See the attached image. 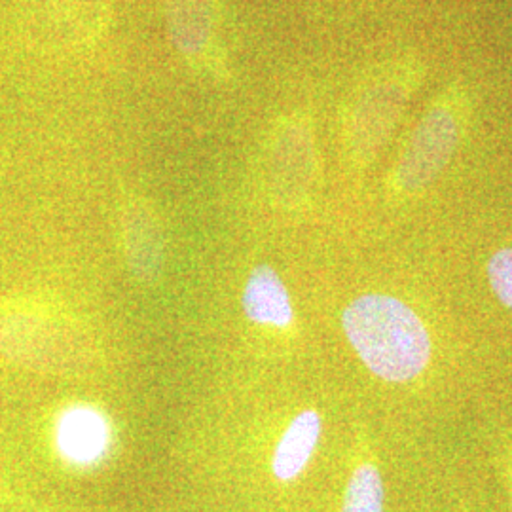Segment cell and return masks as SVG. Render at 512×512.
<instances>
[{
	"label": "cell",
	"instance_id": "52a82bcc",
	"mask_svg": "<svg viewBox=\"0 0 512 512\" xmlns=\"http://www.w3.org/2000/svg\"><path fill=\"white\" fill-rule=\"evenodd\" d=\"M110 446L109 423L90 406L65 410L55 425L57 454L69 465L86 469L107 456Z\"/></svg>",
	"mask_w": 512,
	"mask_h": 512
},
{
	"label": "cell",
	"instance_id": "9c48e42d",
	"mask_svg": "<svg viewBox=\"0 0 512 512\" xmlns=\"http://www.w3.org/2000/svg\"><path fill=\"white\" fill-rule=\"evenodd\" d=\"M321 437V416L315 410L300 412L275 446L272 473L279 482H293L310 465Z\"/></svg>",
	"mask_w": 512,
	"mask_h": 512
},
{
	"label": "cell",
	"instance_id": "8992f818",
	"mask_svg": "<svg viewBox=\"0 0 512 512\" xmlns=\"http://www.w3.org/2000/svg\"><path fill=\"white\" fill-rule=\"evenodd\" d=\"M270 169L275 194L281 200L298 202L308 194L315 169V147L310 122L304 116L293 114L277 124Z\"/></svg>",
	"mask_w": 512,
	"mask_h": 512
},
{
	"label": "cell",
	"instance_id": "277c9868",
	"mask_svg": "<svg viewBox=\"0 0 512 512\" xmlns=\"http://www.w3.org/2000/svg\"><path fill=\"white\" fill-rule=\"evenodd\" d=\"M109 19V0H21L18 31L37 52L74 54L103 37Z\"/></svg>",
	"mask_w": 512,
	"mask_h": 512
},
{
	"label": "cell",
	"instance_id": "6da1fadb",
	"mask_svg": "<svg viewBox=\"0 0 512 512\" xmlns=\"http://www.w3.org/2000/svg\"><path fill=\"white\" fill-rule=\"evenodd\" d=\"M351 348L366 368L389 384H408L433 357L431 334L406 302L389 294H363L342 313Z\"/></svg>",
	"mask_w": 512,
	"mask_h": 512
},
{
	"label": "cell",
	"instance_id": "7a4b0ae2",
	"mask_svg": "<svg viewBox=\"0 0 512 512\" xmlns=\"http://www.w3.org/2000/svg\"><path fill=\"white\" fill-rule=\"evenodd\" d=\"M421 82V59L403 55L378 65L355 88L346 105L344 135L357 160H370L384 147Z\"/></svg>",
	"mask_w": 512,
	"mask_h": 512
},
{
	"label": "cell",
	"instance_id": "8fae6325",
	"mask_svg": "<svg viewBox=\"0 0 512 512\" xmlns=\"http://www.w3.org/2000/svg\"><path fill=\"white\" fill-rule=\"evenodd\" d=\"M385 490L378 465L363 461L349 476L342 512H384Z\"/></svg>",
	"mask_w": 512,
	"mask_h": 512
},
{
	"label": "cell",
	"instance_id": "ba28073f",
	"mask_svg": "<svg viewBox=\"0 0 512 512\" xmlns=\"http://www.w3.org/2000/svg\"><path fill=\"white\" fill-rule=\"evenodd\" d=\"M243 310L258 325L285 329L293 323L291 296L281 277L270 266L255 268L245 285Z\"/></svg>",
	"mask_w": 512,
	"mask_h": 512
},
{
	"label": "cell",
	"instance_id": "30bf717a",
	"mask_svg": "<svg viewBox=\"0 0 512 512\" xmlns=\"http://www.w3.org/2000/svg\"><path fill=\"white\" fill-rule=\"evenodd\" d=\"M124 230L128 241L129 256L137 272H152L158 268L162 239L156 222L147 207L131 205L124 215Z\"/></svg>",
	"mask_w": 512,
	"mask_h": 512
},
{
	"label": "cell",
	"instance_id": "7c38bea8",
	"mask_svg": "<svg viewBox=\"0 0 512 512\" xmlns=\"http://www.w3.org/2000/svg\"><path fill=\"white\" fill-rule=\"evenodd\" d=\"M488 281L497 300L512 310V247L495 251L488 260Z\"/></svg>",
	"mask_w": 512,
	"mask_h": 512
},
{
	"label": "cell",
	"instance_id": "5b68a950",
	"mask_svg": "<svg viewBox=\"0 0 512 512\" xmlns=\"http://www.w3.org/2000/svg\"><path fill=\"white\" fill-rule=\"evenodd\" d=\"M165 21L177 52L196 69L220 73L219 18L213 0H164Z\"/></svg>",
	"mask_w": 512,
	"mask_h": 512
},
{
	"label": "cell",
	"instance_id": "3957f363",
	"mask_svg": "<svg viewBox=\"0 0 512 512\" xmlns=\"http://www.w3.org/2000/svg\"><path fill=\"white\" fill-rule=\"evenodd\" d=\"M469 110V92L450 86L423 112L393 173V183L403 194H418L439 179L458 150Z\"/></svg>",
	"mask_w": 512,
	"mask_h": 512
}]
</instances>
